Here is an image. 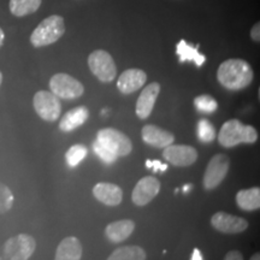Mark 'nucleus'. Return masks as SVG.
Returning a JSON list of instances; mask_svg holds the SVG:
<instances>
[{
	"label": "nucleus",
	"mask_w": 260,
	"mask_h": 260,
	"mask_svg": "<svg viewBox=\"0 0 260 260\" xmlns=\"http://www.w3.org/2000/svg\"><path fill=\"white\" fill-rule=\"evenodd\" d=\"M254 73L248 61L243 59H228L219 65L217 80L224 88L241 90L253 82Z\"/></svg>",
	"instance_id": "1"
},
{
	"label": "nucleus",
	"mask_w": 260,
	"mask_h": 260,
	"mask_svg": "<svg viewBox=\"0 0 260 260\" xmlns=\"http://www.w3.org/2000/svg\"><path fill=\"white\" fill-rule=\"evenodd\" d=\"M194 106L200 113H213L218 109V103L211 95L203 94L194 99Z\"/></svg>",
	"instance_id": "25"
},
{
	"label": "nucleus",
	"mask_w": 260,
	"mask_h": 260,
	"mask_svg": "<svg viewBox=\"0 0 260 260\" xmlns=\"http://www.w3.org/2000/svg\"><path fill=\"white\" fill-rule=\"evenodd\" d=\"M14 194L6 184L0 182V213H6L12 209L14 205Z\"/></svg>",
	"instance_id": "27"
},
{
	"label": "nucleus",
	"mask_w": 260,
	"mask_h": 260,
	"mask_svg": "<svg viewBox=\"0 0 260 260\" xmlns=\"http://www.w3.org/2000/svg\"><path fill=\"white\" fill-rule=\"evenodd\" d=\"M96 140L117 157H126L133 151V144L130 139L117 129L105 128L99 130L96 134Z\"/></svg>",
	"instance_id": "7"
},
{
	"label": "nucleus",
	"mask_w": 260,
	"mask_h": 260,
	"mask_svg": "<svg viewBox=\"0 0 260 260\" xmlns=\"http://www.w3.org/2000/svg\"><path fill=\"white\" fill-rule=\"evenodd\" d=\"M224 259L225 260H242L243 255H242V253L239 251H230L226 253L225 256H224Z\"/></svg>",
	"instance_id": "31"
},
{
	"label": "nucleus",
	"mask_w": 260,
	"mask_h": 260,
	"mask_svg": "<svg viewBox=\"0 0 260 260\" xmlns=\"http://www.w3.org/2000/svg\"><path fill=\"white\" fill-rule=\"evenodd\" d=\"M89 117V110L86 106H77L71 109L63 116L59 122V129L64 133H70L80 128Z\"/></svg>",
	"instance_id": "17"
},
{
	"label": "nucleus",
	"mask_w": 260,
	"mask_h": 260,
	"mask_svg": "<svg viewBox=\"0 0 260 260\" xmlns=\"http://www.w3.org/2000/svg\"><path fill=\"white\" fill-rule=\"evenodd\" d=\"M93 149L98 157L102 159L105 164H112V162H115L117 160V158H118L116 154H113L111 151H109L105 146L100 144L98 140H95V141L93 142Z\"/></svg>",
	"instance_id": "28"
},
{
	"label": "nucleus",
	"mask_w": 260,
	"mask_h": 260,
	"mask_svg": "<svg viewBox=\"0 0 260 260\" xmlns=\"http://www.w3.org/2000/svg\"><path fill=\"white\" fill-rule=\"evenodd\" d=\"M147 81V74L141 69L123 71L117 81V88L122 94H132L139 90Z\"/></svg>",
	"instance_id": "14"
},
{
	"label": "nucleus",
	"mask_w": 260,
	"mask_h": 260,
	"mask_svg": "<svg viewBox=\"0 0 260 260\" xmlns=\"http://www.w3.org/2000/svg\"><path fill=\"white\" fill-rule=\"evenodd\" d=\"M190 259H191V260H203V259H204V256H203V254H201L200 249H198V248H194V251H193V254H191Z\"/></svg>",
	"instance_id": "32"
},
{
	"label": "nucleus",
	"mask_w": 260,
	"mask_h": 260,
	"mask_svg": "<svg viewBox=\"0 0 260 260\" xmlns=\"http://www.w3.org/2000/svg\"><path fill=\"white\" fill-rule=\"evenodd\" d=\"M251 38L254 42L260 41V23H255L251 29Z\"/></svg>",
	"instance_id": "30"
},
{
	"label": "nucleus",
	"mask_w": 260,
	"mask_h": 260,
	"mask_svg": "<svg viewBox=\"0 0 260 260\" xmlns=\"http://www.w3.org/2000/svg\"><path fill=\"white\" fill-rule=\"evenodd\" d=\"M260 256H259V253H256V254H253V256L251 258V260H259Z\"/></svg>",
	"instance_id": "34"
},
{
	"label": "nucleus",
	"mask_w": 260,
	"mask_h": 260,
	"mask_svg": "<svg viewBox=\"0 0 260 260\" xmlns=\"http://www.w3.org/2000/svg\"><path fill=\"white\" fill-rule=\"evenodd\" d=\"M211 224L214 229L223 234H240L248 228V222L245 218L223 211L214 213L211 217Z\"/></svg>",
	"instance_id": "12"
},
{
	"label": "nucleus",
	"mask_w": 260,
	"mask_h": 260,
	"mask_svg": "<svg viewBox=\"0 0 260 260\" xmlns=\"http://www.w3.org/2000/svg\"><path fill=\"white\" fill-rule=\"evenodd\" d=\"M258 133L254 126L243 124L239 119L226 121L218 133V142L223 147H235L240 144H254Z\"/></svg>",
	"instance_id": "2"
},
{
	"label": "nucleus",
	"mask_w": 260,
	"mask_h": 260,
	"mask_svg": "<svg viewBox=\"0 0 260 260\" xmlns=\"http://www.w3.org/2000/svg\"><path fill=\"white\" fill-rule=\"evenodd\" d=\"M197 135L201 142H212L216 139V130L207 119H200L198 123Z\"/></svg>",
	"instance_id": "26"
},
{
	"label": "nucleus",
	"mask_w": 260,
	"mask_h": 260,
	"mask_svg": "<svg viewBox=\"0 0 260 260\" xmlns=\"http://www.w3.org/2000/svg\"><path fill=\"white\" fill-rule=\"evenodd\" d=\"M146 167L148 169H152L154 172H158L159 170L165 171L168 169L167 164H161L159 160H147L146 161Z\"/></svg>",
	"instance_id": "29"
},
{
	"label": "nucleus",
	"mask_w": 260,
	"mask_h": 260,
	"mask_svg": "<svg viewBox=\"0 0 260 260\" xmlns=\"http://www.w3.org/2000/svg\"><path fill=\"white\" fill-rule=\"evenodd\" d=\"M198 47L190 46L184 40H181L178 42L176 46V52L181 63H184V61H194L197 64V67H201L206 61V57L198 51Z\"/></svg>",
	"instance_id": "21"
},
{
	"label": "nucleus",
	"mask_w": 260,
	"mask_h": 260,
	"mask_svg": "<svg viewBox=\"0 0 260 260\" xmlns=\"http://www.w3.org/2000/svg\"><path fill=\"white\" fill-rule=\"evenodd\" d=\"M4 40H5V34L4 31H3V29L0 28V47H2L3 44H4Z\"/></svg>",
	"instance_id": "33"
},
{
	"label": "nucleus",
	"mask_w": 260,
	"mask_h": 260,
	"mask_svg": "<svg viewBox=\"0 0 260 260\" xmlns=\"http://www.w3.org/2000/svg\"><path fill=\"white\" fill-rule=\"evenodd\" d=\"M88 154V149L83 145H74L68 149L65 159L70 168H76Z\"/></svg>",
	"instance_id": "24"
},
{
	"label": "nucleus",
	"mask_w": 260,
	"mask_h": 260,
	"mask_svg": "<svg viewBox=\"0 0 260 260\" xmlns=\"http://www.w3.org/2000/svg\"><path fill=\"white\" fill-rule=\"evenodd\" d=\"M93 195L106 206H118L123 200V190L118 186L107 182H100L94 186Z\"/></svg>",
	"instance_id": "16"
},
{
	"label": "nucleus",
	"mask_w": 260,
	"mask_h": 260,
	"mask_svg": "<svg viewBox=\"0 0 260 260\" xmlns=\"http://www.w3.org/2000/svg\"><path fill=\"white\" fill-rule=\"evenodd\" d=\"M230 160L225 154L218 153L213 155L207 164L206 170H205L203 184L206 190L216 189L220 183L226 177L228 171H229Z\"/></svg>",
	"instance_id": "8"
},
{
	"label": "nucleus",
	"mask_w": 260,
	"mask_h": 260,
	"mask_svg": "<svg viewBox=\"0 0 260 260\" xmlns=\"http://www.w3.org/2000/svg\"><path fill=\"white\" fill-rule=\"evenodd\" d=\"M50 89L59 99L65 100L77 99V98L82 96L84 93L82 82L64 73L56 74L51 77Z\"/></svg>",
	"instance_id": "5"
},
{
	"label": "nucleus",
	"mask_w": 260,
	"mask_h": 260,
	"mask_svg": "<svg viewBox=\"0 0 260 260\" xmlns=\"http://www.w3.org/2000/svg\"><path fill=\"white\" fill-rule=\"evenodd\" d=\"M191 186H184V191H188V190H189V188H190Z\"/></svg>",
	"instance_id": "36"
},
{
	"label": "nucleus",
	"mask_w": 260,
	"mask_h": 260,
	"mask_svg": "<svg viewBox=\"0 0 260 260\" xmlns=\"http://www.w3.org/2000/svg\"><path fill=\"white\" fill-rule=\"evenodd\" d=\"M32 106L38 116L46 122H54L60 117V99L47 90H39L32 98Z\"/></svg>",
	"instance_id": "6"
},
{
	"label": "nucleus",
	"mask_w": 260,
	"mask_h": 260,
	"mask_svg": "<svg viewBox=\"0 0 260 260\" xmlns=\"http://www.w3.org/2000/svg\"><path fill=\"white\" fill-rule=\"evenodd\" d=\"M88 67L94 76L102 82H112L116 79L117 67L109 52L93 51L88 57Z\"/></svg>",
	"instance_id": "4"
},
{
	"label": "nucleus",
	"mask_w": 260,
	"mask_h": 260,
	"mask_svg": "<svg viewBox=\"0 0 260 260\" xmlns=\"http://www.w3.org/2000/svg\"><path fill=\"white\" fill-rule=\"evenodd\" d=\"M160 191V182L153 176L141 178L132 193V200L136 206H146L154 199Z\"/></svg>",
	"instance_id": "11"
},
{
	"label": "nucleus",
	"mask_w": 260,
	"mask_h": 260,
	"mask_svg": "<svg viewBox=\"0 0 260 260\" xmlns=\"http://www.w3.org/2000/svg\"><path fill=\"white\" fill-rule=\"evenodd\" d=\"M162 158L171 165L178 168H187L193 165L198 159L197 149L187 145H169L162 148Z\"/></svg>",
	"instance_id": "10"
},
{
	"label": "nucleus",
	"mask_w": 260,
	"mask_h": 260,
	"mask_svg": "<svg viewBox=\"0 0 260 260\" xmlns=\"http://www.w3.org/2000/svg\"><path fill=\"white\" fill-rule=\"evenodd\" d=\"M2 82H3V74L2 71H0V86H2Z\"/></svg>",
	"instance_id": "35"
},
{
	"label": "nucleus",
	"mask_w": 260,
	"mask_h": 260,
	"mask_svg": "<svg viewBox=\"0 0 260 260\" xmlns=\"http://www.w3.org/2000/svg\"><path fill=\"white\" fill-rule=\"evenodd\" d=\"M42 0H10V12L16 17L34 14L41 6Z\"/></svg>",
	"instance_id": "22"
},
{
	"label": "nucleus",
	"mask_w": 260,
	"mask_h": 260,
	"mask_svg": "<svg viewBox=\"0 0 260 260\" xmlns=\"http://www.w3.org/2000/svg\"><path fill=\"white\" fill-rule=\"evenodd\" d=\"M82 245L77 237L68 236L60 241L57 247V260H80L82 258Z\"/></svg>",
	"instance_id": "18"
},
{
	"label": "nucleus",
	"mask_w": 260,
	"mask_h": 260,
	"mask_svg": "<svg viewBox=\"0 0 260 260\" xmlns=\"http://www.w3.org/2000/svg\"><path fill=\"white\" fill-rule=\"evenodd\" d=\"M65 32L64 18L59 15H52L40 22L30 35V42L34 47H44L54 44Z\"/></svg>",
	"instance_id": "3"
},
{
	"label": "nucleus",
	"mask_w": 260,
	"mask_h": 260,
	"mask_svg": "<svg viewBox=\"0 0 260 260\" xmlns=\"http://www.w3.org/2000/svg\"><path fill=\"white\" fill-rule=\"evenodd\" d=\"M236 204L243 211H254L260 207V189L258 187L241 189L236 194Z\"/></svg>",
	"instance_id": "20"
},
{
	"label": "nucleus",
	"mask_w": 260,
	"mask_h": 260,
	"mask_svg": "<svg viewBox=\"0 0 260 260\" xmlns=\"http://www.w3.org/2000/svg\"><path fill=\"white\" fill-rule=\"evenodd\" d=\"M147 259L145 249L140 246H125L115 249L109 260H145Z\"/></svg>",
	"instance_id": "23"
},
{
	"label": "nucleus",
	"mask_w": 260,
	"mask_h": 260,
	"mask_svg": "<svg viewBox=\"0 0 260 260\" xmlns=\"http://www.w3.org/2000/svg\"><path fill=\"white\" fill-rule=\"evenodd\" d=\"M141 135L146 144L155 148H165L175 141L174 134L153 124L145 125L141 130Z\"/></svg>",
	"instance_id": "15"
},
{
	"label": "nucleus",
	"mask_w": 260,
	"mask_h": 260,
	"mask_svg": "<svg viewBox=\"0 0 260 260\" xmlns=\"http://www.w3.org/2000/svg\"><path fill=\"white\" fill-rule=\"evenodd\" d=\"M37 249V242L34 237L27 234H19L10 237L4 245V253L8 259L27 260L34 254Z\"/></svg>",
	"instance_id": "9"
},
{
	"label": "nucleus",
	"mask_w": 260,
	"mask_h": 260,
	"mask_svg": "<svg viewBox=\"0 0 260 260\" xmlns=\"http://www.w3.org/2000/svg\"><path fill=\"white\" fill-rule=\"evenodd\" d=\"M160 93V84L158 82L149 83L140 94L138 103H136V116L140 119H146L151 116L153 107L157 102V98Z\"/></svg>",
	"instance_id": "13"
},
{
	"label": "nucleus",
	"mask_w": 260,
	"mask_h": 260,
	"mask_svg": "<svg viewBox=\"0 0 260 260\" xmlns=\"http://www.w3.org/2000/svg\"><path fill=\"white\" fill-rule=\"evenodd\" d=\"M135 230V223L130 219H122L110 223L105 229L107 239L113 243H121L125 241Z\"/></svg>",
	"instance_id": "19"
}]
</instances>
